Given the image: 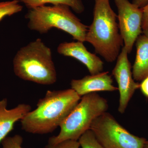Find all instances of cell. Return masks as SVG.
Listing matches in <instances>:
<instances>
[{"mask_svg":"<svg viewBox=\"0 0 148 148\" xmlns=\"http://www.w3.org/2000/svg\"><path fill=\"white\" fill-rule=\"evenodd\" d=\"M80 100V96L72 88L48 90L38 102L36 108L21 120V128L32 134L53 132L60 127Z\"/></svg>","mask_w":148,"mask_h":148,"instance_id":"1","label":"cell"},{"mask_svg":"<svg viewBox=\"0 0 148 148\" xmlns=\"http://www.w3.org/2000/svg\"><path fill=\"white\" fill-rule=\"evenodd\" d=\"M117 18L109 0H95L93 21L88 27L85 41L109 63L116 60L123 45Z\"/></svg>","mask_w":148,"mask_h":148,"instance_id":"2","label":"cell"},{"mask_svg":"<svg viewBox=\"0 0 148 148\" xmlns=\"http://www.w3.org/2000/svg\"><path fill=\"white\" fill-rule=\"evenodd\" d=\"M13 68L16 76L24 80L49 85L57 80L51 51L40 39L18 51L14 58Z\"/></svg>","mask_w":148,"mask_h":148,"instance_id":"3","label":"cell"},{"mask_svg":"<svg viewBox=\"0 0 148 148\" xmlns=\"http://www.w3.org/2000/svg\"><path fill=\"white\" fill-rule=\"evenodd\" d=\"M25 17L29 20L28 27L31 30L42 34L57 28L71 35L74 40L85 41L88 27L82 23L68 6H41L29 10Z\"/></svg>","mask_w":148,"mask_h":148,"instance_id":"4","label":"cell"},{"mask_svg":"<svg viewBox=\"0 0 148 148\" xmlns=\"http://www.w3.org/2000/svg\"><path fill=\"white\" fill-rule=\"evenodd\" d=\"M108 108V101L96 92L84 95L60 125L56 136L49 138L48 145L68 140H76L90 129L92 121Z\"/></svg>","mask_w":148,"mask_h":148,"instance_id":"5","label":"cell"},{"mask_svg":"<svg viewBox=\"0 0 148 148\" xmlns=\"http://www.w3.org/2000/svg\"><path fill=\"white\" fill-rule=\"evenodd\" d=\"M90 129L104 148H144L147 141L130 133L106 112L94 119Z\"/></svg>","mask_w":148,"mask_h":148,"instance_id":"6","label":"cell"},{"mask_svg":"<svg viewBox=\"0 0 148 148\" xmlns=\"http://www.w3.org/2000/svg\"><path fill=\"white\" fill-rule=\"evenodd\" d=\"M117 8L119 28L128 53L138 37L143 33V11L128 0H114Z\"/></svg>","mask_w":148,"mask_h":148,"instance_id":"7","label":"cell"},{"mask_svg":"<svg viewBox=\"0 0 148 148\" xmlns=\"http://www.w3.org/2000/svg\"><path fill=\"white\" fill-rule=\"evenodd\" d=\"M127 50L124 47L118 56L116 64L112 74L116 80L120 93L118 111L123 113L135 90L140 88V84L132 78L131 66L127 58Z\"/></svg>","mask_w":148,"mask_h":148,"instance_id":"8","label":"cell"},{"mask_svg":"<svg viewBox=\"0 0 148 148\" xmlns=\"http://www.w3.org/2000/svg\"><path fill=\"white\" fill-rule=\"evenodd\" d=\"M57 51L61 55L75 58L84 64L91 75L103 71V61L95 54L88 51L82 42L61 43L57 48Z\"/></svg>","mask_w":148,"mask_h":148,"instance_id":"9","label":"cell"},{"mask_svg":"<svg viewBox=\"0 0 148 148\" xmlns=\"http://www.w3.org/2000/svg\"><path fill=\"white\" fill-rule=\"evenodd\" d=\"M113 80L108 72L87 75L79 79H73L71 88L79 96L99 91H113L118 90L113 85Z\"/></svg>","mask_w":148,"mask_h":148,"instance_id":"10","label":"cell"},{"mask_svg":"<svg viewBox=\"0 0 148 148\" xmlns=\"http://www.w3.org/2000/svg\"><path fill=\"white\" fill-rule=\"evenodd\" d=\"M6 98L0 101V143L14 129L15 123L21 121L32 110L31 106L20 104L10 110L7 109Z\"/></svg>","mask_w":148,"mask_h":148,"instance_id":"11","label":"cell"},{"mask_svg":"<svg viewBox=\"0 0 148 148\" xmlns=\"http://www.w3.org/2000/svg\"><path fill=\"white\" fill-rule=\"evenodd\" d=\"M137 53L132 67V76L138 81L148 76V37L140 35L136 42Z\"/></svg>","mask_w":148,"mask_h":148,"instance_id":"12","label":"cell"},{"mask_svg":"<svg viewBox=\"0 0 148 148\" xmlns=\"http://www.w3.org/2000/svg\"><path fill=\"white\" fill-rule=\"evenodd\" d=\"M24 3L29 9L36 8L46 4L53 5H64L71 7L77 13H81L84 10V7L81 0H17Z\"/></svg>","mask_w":148,"mask_h":148,"instance_id":"13","label":"cell"},{"mask_svg":"<svg viewBox=\"0 0 148 148\" xmlns=\"http://www.w3.org/2000/svg\"><path fill=\"white\" fill-rule=\"evenodd\" d=\"M17 0L0 2V21L6 16H10L22 10L23 7Z\"/></svg>","mask_w":148,"mask_h":148,"instance_id":"14","label":"cell"},{"mask_svg":"<svg viewBox=\"0 0 148 148\" xmlns=\"http://www.w3.org/2000/svg\"><path fill=\"white\" fill-rule=\"evenodd\" d=\"M81 148H104L98 142L91 130L86 131L78 140Z\"/></svg>","mask_w":148,"mask_h":148,"instance_id":"15","label":"cell"},{"mask_svg":"<svg viewBox=\"0 0 148 148\" xmlns=\"http://www.w3.org/2000/svg\"><path fill=\"white\" fill-rule=\"evenodd\" d=\"M23 142V139L21 135H16L13 137H6L1 143L2 148H23L22 147Z\"/></svg>","mask_w":148,"mask_h":148,"instance_id":"16","label":"cell"},{"mask_svg":"<svg viewBox=\"0 0 148 148\" xmlns=\"http://www.w3.org/2000/svg\"><path fill=\"white\" fill-rule=\"evenodd\" d=\"M79 143L78 141L68 140L63 141L55 145H48L47 148H79Z\"/></svg>","mask_w":148,"mask_h":148,"instance_id":"17","label":"cell"},{"mask_svg":"<svg viewBox=\"0 0 148 148\" xmlns=\"http://www.w3.org/2000/svg\"><path fill=\"white\" fill-rule=\"evenodd\" d=\"M142 8L143 11L142 29L144 31L148 27V3Z\"/></svg>","mask_w":148,"mask_h":148,"instance_id":"18","label":"cell"},{"mask_svg":"<svg viewBox=\"0 0 148 148\" xmlns=\"http://www.w3.org/2000/svg\"><path fill=\"white\" fill-rule=\"evenodd\" d=\"M140 88L143 95L148 98V76L142 80Z\"/></svg>","mask_w":148,"mask_h":148,"instance_id":"19","label":"cell"},{"mask_svg":"<svg viewBox=\"0 0 148 148\" xmlns=\"http://www.w3.org/2000/svg\"><path fill=\"white\" fill-rule=\"evenodd\" d=\"M132 3L139 8H143L148 3V0H133Z\"/></svg>","mask_w":148,"mask_h":148,"instance_id":"20","label":"cell"},{"mask_svg":"<svg viewBox=\"0 0 148 148\" xmlns=\"http://www.w3.org/2000/svg\"><path fill=\"white\" fill-rule=\"evenodd\" d=\"M143 33L144 35H145L146 36L148 37V27L146 30L143 31Z\"/></svg>","mask_w":148,"mask_h":148,"instance_id":"21","label":"cell"},{"mask_svg":"<svg viewBox=\"0 0 148 148\" xmlns=\"http://www.w3.org/2000/svg\"><path fill=\"white\" fill-rule=\"evenodd\" d=\"M144 148H148V141H147V140L145 143Z\"/></svg>","mask_w":148,"mask_h":148,"instance_id":"22","label":"cell"}]
</instances>
